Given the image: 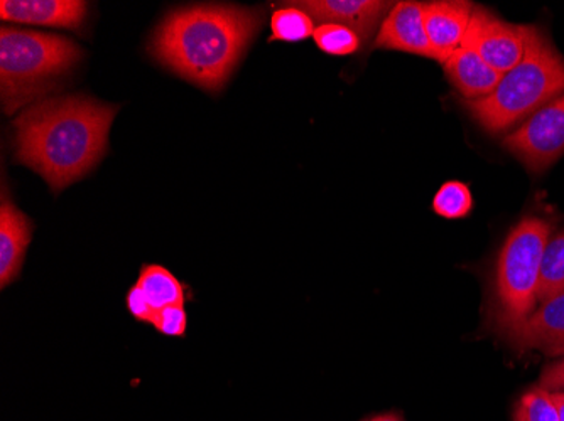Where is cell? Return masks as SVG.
I'll return each instance as SVG.
<instances>
[{
	"mask_svg": "<svg viewBox=\"0 0 564 421\" xmlns=\"http://www.w3.org/2000/svg\"><path fill=\"white\" fill-rule=\"evenodd\" d=\"M117 112L116 104L84 95L34 103L15 119V159L40 174L53 195H59L106 155Z\"/></svg>",
	"mask_w": 564,
	"mask_h": 421,
	"instance_id": "obj_1",
	"label": "cell"
},
{
	"mask_svg": "<svg viewBox=\"0 0 564 421\" xmlns=\"http://www.w3.org/2000/svg\"><path fill=\"white\" fill-rule=\"evenodd\" d=\"M261 25V12L252 9L220 4L176 9L158 27L149 49L183 80L217 93Z\"/></svg>",
	"mask_w": 564,
	"mask_h": 421,
	"instance_id": "obj_2",
	"label": "cell"
},
{
	"mask_svg": "<svg viewBox=\"0 0 564 421\" xmlns=\"http://www.w3.org/2000/svg\"><path fill=\"white\" fill-rule=\"evenodd\" d=\"M564 93V58L538 25L529 27L522 62L502 76L494 93L464 100L471 119L489 134L518 129L538 110Z\"/></svg>",
	"mask_w": 564,
	"mask_h": 421,
	"instance_id": "obj_3",
	"label": "cell"
},
{
	"mask_svg": "<svg viewBox=\"0 0 564 421\" xmlns=\"http://www.w3.org/2000/svg\"><path fill=\"white\" fill-rule=\"evenodd\" d=\"M80 47L68 37L37 31L0 30V93L8 115L55 90L80 63Z\"/></svg>",
	"mask_w": 564,
	"mask_h": 421,
	"instance_id": "obj_4",
	"label": "cell"
},
{
	"mask_svg": "<svg viewBox=\"0 0 564 421\" xmlns=\"http://www.w3.org/2000/svg\"><path fill=\"white\" fill-rule=\"evenodd\" d=\"M550 221L525 217L507 234L494 277L490 319L507 337L514 334L538 306L541 262L551 239Z\"/></svg>",
	"mask_w": 564,
	"mask_h": 421,
	"instance_id": "obj_5",
	"label": "cell"
},
{
	"mask_svg": "<svg viewBox=\"0 0 564 421\" xmlns=\"http://www.w3.org/2000/svg\"><path fill=\"white\" fill-rule=\"evenodd\" d=\"M503 147L531 173L550 169L564 155V93L512 130Z\"/></svg>",
	"mask_w": 564,
	"mask_h": 421,
	"instance_id": "obj_6",
	"label": "cell"
},
{
	"mask_svg": "<svg viewBox=\"0 0 564 421\" xmlns=\"http://www.w3.org/2000/svg\"><path fill=\"white\" fill-rule=\"evenodd\" d=\"M531 25L510 24L492 12L475 8L464 46L474 49L485 63L506 75L522 62Z\"/></svg>",
	"mask_w": 564,
	"mask_h": 421,
	"instance_id": "obj_7",
	"label": "cell"
},
{
	"mask_svg": "<svg viewBox=\"0 0 564 421\" xmlns=\"http://www.w3.org/2000/svg\"><path fill=\"white\" fill-rule=\"evenodd\" d=\"M286 4L300 8L319 25H345L362 40V44L372 37L377 25L394 8V2L383 0H297Z\"/></svg>",
	"mask_w": 564,
	"mask_h": 421,
	"instance_id": "obj_8",
	"label": "cell"
},
{
	"mask_svg": "<svg viewBox=\"0 0 564 421\" xmlns=\"http://www.w3.org/2000/svg\"><path fill=\"white\" fill-rule=\"evenodd\" d=\"M373 47L402 51V53H411V55L438 62L424 27L423 2L404 0L394 4L380 24Z\"/></svg>",
	"mask_w": 564,
	"mask_h": 421,
	"instance_id": "obj_9",
	"label": "cell"
},
{
	"mask_svg": "<svg viewBox=\"0 0 564 421\" xmlns=\"http://www.w3.org/2000/svg\"><path fill=\"white\" fill-rule=\"evenodd\" d=\"M474 9L467 0H438L424 4V27L442 65L464 46Z\"/></svg>",
	"mask_w": 564,
	"mask_h": 421,
	"instance_id": "obj_10",
	"label": "cell"
},
{
	"mask_svg": "<svg viewBox=\"0 0 564 421\" xmlns=\"http://www.w3.org/2000/svg\"><path fill=\"white\" fill-rule=\"evenodd\" d=\"M507 342L519 353L541 351L546 356L564 354V292L551 297L534 310L531 318Z\"/></svg>",
	"mask_w": 564,
	"mask_h": 421,
	"instance_id": "obj_11",
	"label": "cell"
},
{
	"mask_svg": "<svg viewBox=\"0 0 564 421\" xmlns=\"http://www.w3.org/2000/svg\"><path fill=\"white\" fill-rule=\"evenodd\" d=\"M88 14L82 0H2L0 19L21 24L51 25L78 31Z\"/></svg>",
	"mask_w": 564,
	"mask_h": 421,
	"instance_id": "obj_12",
	"label": "cell"
},
{
	"mask_svg": "<svg viewBox=\"0 0 564 421\" xmlns=\"http://www.w3.org/2000/svg\"><path fill=\"white\" fill-rule=\"evenodd\" d=\"M33 230L30 218L12 202L4 186L0 201V288H8L21 275Z\"/></svg>",
	"mask_w": 564,
	"mask_h": 421,
	"instance_id": "obj_13",
	"label": "cell"
},
{
	"mask_svg": "<svg viewBox=\"0 0 564 421\" xmlns=\"http://www.w3.org/2000/svg\"><path fill=\"white\" fill-rule=\"evenodd\" d=\"M446 78L464 100H480L494 93L502 80V73L485 63L474 49L459 47L443 63Z\"/></svg>",
	"mask_w": 564,
	"mask_h": 421,
	"instance_id": "obj_14",
	"label": "cell"
},
{
	"mask_svg": "<svg viewBox=\"0 0 564 421\" xmlns=\"http://www.w3.org/2000/svg\"><path fill=\"white\" fill-rule=\"evenodd\" d=\"M154 312L164 307L185 306V287L167 268L161 265H144L135 281Z\"/></svg>",
	"mask_w": 564,
	"mask_h": 421,
	"instance_id": "obj_15",
	"label": "cell"
},
{
	"mask_svg": "<svg viewBox=\"0 0 564 421\" xmlns=\"http://www.w3.org/2000/svg\"><path fill=\"white\" fill-rule=\"evenodd\" d=\"M564 292V231L547 240L541 262L540 292L538 302Z\"/></svg>",
	"mask_w": 564,
	"mask_h": 421,
	"instance_id": "obj_16",
	"label": "cell"
},
{
	"mask_svg": "<svg viewBox=\"0 0 564 421\" xmlns=\"http://www.w3.org/2000/svg\"><path fill=\"white\" fill-rule=\"evenodd\" d=\"M271 33L269 43H300L315 34V21L294 5L278 9L271 18Z\"/></svg>",
	"mask_w": 564,
	"mask_h": 421,
	"instance_id": "obj_17",
	"label": "cell"
},
{
	"mask_svg": "<svg viewBox=\"0 0 564 421\" xmlns=\"http://www.w3.org/2000/svg\"><path fill=\"white\" fill-rule=\"evenodd\" d=\"M474 196L467 184L449 180L443 184L433 199V211L445 220H462L470 214Z\"/></svg>",
	"mask_w": 564,
	"mask_h": 421,
	"instance_id": "obj_18",
	"label": "cell"
},
{
	"mask_svg": "<svg viewBox=\"0 0 564 421\" xmlns=\"http://www.w3.org/2000/svg\"><path fill=\"white\" fill-rule=\"evenodd\" d=\"M316 46L329 56L354 55L364 46L362 40L340 24H322L315 30Z\"/></svg>",
	"mask_w": 564,
	"mask_h": 421,
	"instance_id": "obj_19",
	"label": "cell"
},
{
	"mask_svg": "<svg viewBox=\"0 0 564 421\" xmlns=\"http://www.w3.org/2000/svg\"><path fill=\"white\" fill-rule=\"evenodd\" d=\"M514 421H560L553 395L540 386L525 392L516 408Z\"/></svg>",
	"mask_w": 564,
	"mask_h": 421,
	"instance_id": "obj_20",
	"label": "cell"
},
{
	"mask_svg": "<svg viewBox=\"0 0 564 421\" xmlns=\"http://www.w3.org/2000/svg\"><path fill=\"white\" fill-rule=\"evenodd\" d=\"M152 325L160 334L170 335V337H183L188 328V313L185 306L164 307L163 310L156 312Z\"/></svg>",
	"mask_w": 564,
	"mask_h": 421,
	"instance_id": "obj_21",
	"label": "cell"
},
{
	"mask_svg": "<svg viewBox=\"0 0 564 421\" xmlns=\"http://www.w3.org/2000/svg\"><path fill=\"white\" fill-rule=\"evenodd\" d=\"M126 303L127 310L131 312V315L135 319V321L148 322V324H152L156 312L152 310L151 303L148 302V299H145L144 293H142V290L138 287V285L131 287V290H129V293H127Z\"/></svg>",
	"mask_w": 564,
	"mask_h": 421,
	"instance_id": "obj_22",
	"label": "cell"
},
{
	"mask_svg": "<svg viewBox=\"0 0 564 421\" xmlns=\"http://www.w3.org/2000/svg\"><path fill=\"white\" fill-rule=\"evenodd\" d=\"M540 388L550 392L564 391V359L551 364L540 378Z\"/></svg>",
	"mask_w": 564,
	"mask_h": 421,
	"instance_id": "obj_23",
	"label": "cell"
},
{
	"mask_svg": "<svg viewBox=\"0 0 564 421\" xmlns=\"http://www.w3.org/2000/svg\"><path fill=\"white\" fill-rule=\"evenodd\" d=\"M557 411H560V421H564V391L551 392Z\"/></svg>",
	"mask_w": 564,
	"mask_h": 421,
	"instance_id": "obj_24",
	"label": "cell"
},
{
	"mask_svg": "<svg viewBox=\"0 0 564 421\" xmlns=\"http://www.w3.org/2000/svg\"><path fill=\"white\" fill-rule=\"evenodd\" d=\"M370 421H404L398 413H383L372 418Z\"/></svg>",
	"mask_w": 564,
	"mask_h": 421,
	"instance_id": "obj_25",
	"label": "cell"
},
{
	"mask_svg": "<svg viewBox=\"0 0 564 421\" xmlns=\"http://www.w3.org/2000/svg\"><path fill=\"white\" fill-rule=\"evenodd\" d=\"M367 421H370V420H367Z\"/></svg>",
	"mask_w": 564,
	"mask_h": 421,
	"instance_id": "obj_26",
	"label": "cell"
}]
</instances>
